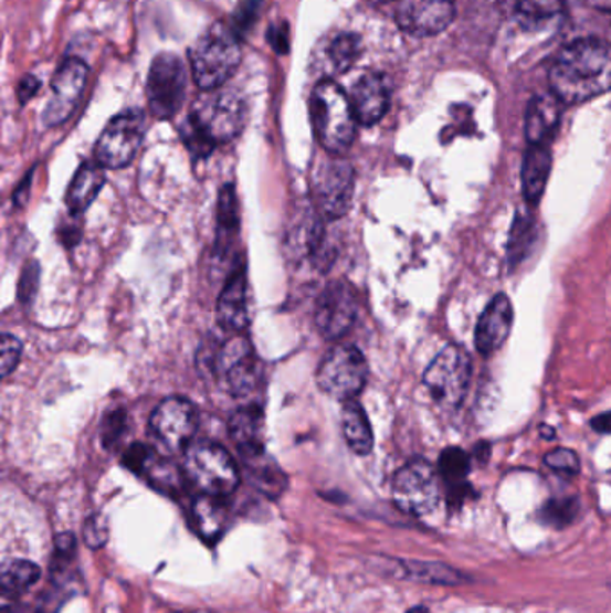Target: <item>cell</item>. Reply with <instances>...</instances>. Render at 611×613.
<instances>
[{"mask_svg": "<svg viewBox=\"0 0 611 613\" xmlns=\"http://www.w3.org/2000/svg\"><path fill=\"white\" fill-rule=\"evenodd\" d=\"M563 0H520L517 17L524 28L544 31L563 17Z\"/></svg>", "mask_w": 611, "mask_h": 613, "instance_id": "83f0119b", "label": "cell"}, {"mask_svg": "<svg viewBox=\"0 0 611 613\" xmlns=\"http://www.w3.org/2000/svg\"><path fill=\"white\" fill-rule=\"evenodd\" d=\"M246 106L241 94L233 88L204 92L190 109L189 120L210 142L227 144L244 128Z\"/></svg>", "mask_w": 611, "mask_h": 613, "instance_id": "5b68a950", "label": "cell"}, {"mask_svg": "<svg viewBox=\"0 0 611 613\" xmlns=\"http://www.w3.org/2000/svg\"><path fill=\"white\" fill-rule=\"evenodd\" d=\"M592 427L598 431V433L610 434L611 433V413L599 414L592 420Z\"/></svg>", "mask_w": 611, "mask_h": 613, "instance_id": "f6af8a7d", "label": "cell"}, {"mask_svg": "<svg viewBox=\"0 0 611 613\" xmlns=\"http://www.w3.org/2000/svg\"><path fill=\"white\" fill-rule=\"evenodd\" d=\"M579 500L576 497H567V499H550L544 508L540 509L538 518L545 526L550 528L563 529L578 518Z\"/></svg>", "mask_w": 611, "mask_h": 613, "instance_id": "d6a6232c", "label": "cell"}, {"mask_svg": "<svg viewBox=\"0 0 611 613\" xmlns=\"http://www.w3.org/2000/svg\"><path fill=\"white\" fill-rule=\"evenodd\" d=\"M198 423L200 416L194 405L189 400L172 397L152 411L149 427L164 451L180 452L189 447L198 431Z\"/></svg>", "mask_w": 611, "mask_h": 613, "instance_id": "7c38bea8", "label": "cell"}, {"mask_svg": "<svg viewBox=\"0 0 611 613\" xmlns=\"http://www.w3.org/2000/svg\"><path fill=\"white\" fill-rule=\"evenodd\" d=\"M544 462L550 471L563 474V476H578L581 472L578 454L570 448H555L549 454H545Z\"/></svg>", "mask_w": 611, "mask_h": 613, "instance_id": "d590c367", "label": "cell"}, {"mask_svg": "<svg viewBox=\"0 0 611 613\" xmlns=\"http://www.w3.org/2000/svg\"><path fill=\"white\" fill-rule=\"evenodd\" d=\"M438 468H440L441 477L446 480V485L455 488V486L465 485L470 472V459L466 452L461 448H446L441 454Z\"/></svg>", "mask_w": 611, "mask_h": 613, "instance_id": "836d02e7", "label": "cell"}, {"mask_svg": "<svg viewBox=\"0 0 611 613\" xmlns=\"http://www.w3.org/2000/svg\"><path fill=\"white\" fill-rule=\"evenodd\" d=\"M39 88L40 82L39 80H36V77L31 76V74H29V76H25L24 80L19 83V91H17V94H19L20 103H22V105H25L29 99H33L34 94L39 92Z\"/></svg>", "mask_w": 611, "mask_h": 613, "instance_id": "b9f144b4", "label": "cell"}, {"mask_svg": "<svg viewBox=\"0 0 611 613\" xmlns=\"http://www.w3.org/2000/svg\"><path fill=\"white\" fill-rule=\"evenodd\" d=\"M228 506L224 497L201 494L192 505V520L201 537L209 542L218 540L228 524Z\"/></svg>", "mask_w": 611, "mask_h": 613, "instance_id": "484cf974", "label": "cell"}, {"mask_svg": "<svg viewBox=\"0 0 611 613\" xmlns=\"http://www.w3.org/2000/svg\"><path fill=\"white\" fill-rule=\"evenodd\" d=\"M552 169V157L547 146H529L522 162V192L527 203H540Z\"/></svg>", "mask_w": 611, "mask_h": 613, "instance_id": "603a6c76", "label": "cell"}, {"mask_svg": "<svg viewBox=\"0 0 611 613\" xmlns=\"http://www.w3.org/2000/svg\"><path fill=\"white\" fill-rule=\"evenodd\" d=\"M76 549V538L71 532H63L56 538V551L57 554H72V551Z\"/></svg>", "mask_w": 611, "mask_h": 613, "instance_id": "7bdbcfd3", "label": "cell"}, {"mask_svg": "<svg viewBox=\"0 0 611 613\" xmlns=\"http://www.w3.org/2000/svg\"><path fill=\"white\" fill-rule=\"evenodd\" d=\"M212 371L232 395L246 397L259 385V359L241 334L227 339L212 357Z\"/></svg>", "mask_w": 611, "mask_h": 613, "instance_id": "9c48e42d", "label": "cell"}, {"mask_svg": "<svg viewBox=\"0 0 611 613\" xmlns=\"http://www.w3.org/2000/svg\"><path fill=\"white\" fill-rule=\"evenodd\" d=\"M588 4L598 10L611 11V0H588Z\"/></svg>", "mask_w": 611, "mask_h": 613, "instance_id": "bcb514c9", "label": "cell"}, {"mask_svg": "<svg viewBox=\"0 0 611 613\" xmlns=\"http://www.w3.org/2000/svg\"><path fill=\"white\" fill-rule=\"evenodd\" d=\"M314 131L319 144L333 155H341L356 138V112L350 97L334 82L318 83L310 97Z\"/></svg>", "mask_w": 611, "mask_h": 613, "instance_id": "3957f363", "label": "cell"}, {"mask_svg": "<svg viewBox=\"0 0 611 613\" xmlns=\"http://www.w3.org/2000/svg\"><path fill=\"white\" fill-rule=\"evenodd\" d=\"M241 60V43L224 24L207 29L190 49L192 77L204 92L221 88L235 74Z\"/></svg>", "mask_w": 611, "mask_h": 613, "instance_id": "7a4b0ae2", "label": "cell"}, {"mask_svg": "<svg viewBox=\"0 0 611 613\" xmlns=\"http://www.w3.org/2000/svg\"><path fill=\"white\" fill-rule=\"evenodd\" d=\"M31 178H33V171L29 172L28 177H25V180L20 183L19 189L14 191L13 201L17 207H22V204L28 201V191L29 187H31Z\"/></svg>", "mask_w": 611, "mask_h": 613, "instance_id": "ee69618b", "label": "cell"}, {"mask_svg": "<svg viewBox=\"0 0 611 613\" xmlns=\"http://www.w3.org/2000/svg\"><path fill=\"white\" fill-rule=\"evenodd\" d=\"M239 230V203L233 186H224L218 201V250H223Z\"/></svg>", "mask_w": 611, "mask_h": 613, "instance_id": "f546056e", "label": "cell"}, {"mask_svg": "<svg viewBox=\"0 0 611 613\" xmlns=\"http://www.w3.org/2000/svg\"><path fill=\"white\" fill-rule=\"evenodd\" d=\"M42 571L33 561L11 560L2 567V586L6 592H24L40 580Z\"/></svg>", "mask_w": 611, "mask_h": 613, "instance_id": "4dcf8cb0", "label": "cell"}, {"mask_svg": "<svg viewBox=\"0 0 611 613\" xmlns=\"http://www.w3.org/2000/svg\"><path fill=\"white\" fill-rule=\"evenodd\" d=\"M351 106L362 126H371L384 117L389 108V85L377 72H366L351 88Z\"/></svg>", "mask_w": 611, "mask_h": 613, "instance_id": "d6986e66", "label": "cell"}, {"mask_svg": "<svg viewBox=\"0 0 611 613\" xmlns=\"http://www.w3.org/2000/svg\"><path fill=\"white\" fill-rule=\"evenodd\" d=\"M0 348H2V356H0L2 377H8L19 364L20 356H22V342L11 334H4Z\"/></svg>", "mask_w": 611, "mask_h": 613, "instance_id": "60d3db41", "label": "cell"}, {"mask_svg": "<svg viewBox=\"0 0 611 613\" xmlns=\"http://www.w3.org/2000/svg\"><path fill=\"white\" fill-rule=\"evenodd\" d=\"M187 71L180 56L164 53L155 57L147 76V99L158 119H171L183 106Z\"/></svg>", "mask_w": 611, "mask_h": 613, "instance_id": "30bf717a", "label": "cell"}, {"mask_svg": "<svg viewBox=\"0 0 611 613\" xmlns=\"http://www.w3.org/2000/svg\"><path fill=\"white\" fill-rule=\"evenodd\" d=\"M368 2H373V4H384V2H389V0H368Z\"/></svg>", "mask_w": 611, "mask_h": 613, "instance_id": "c3c4849f", "label": "cell"}, {"mask_svg": "<svg viewBox=\"0 0 611 613\" xmlns=\"http://www.w3.org/2000/svg\"><path fill=\"white\" fill-rule=\"evenodd\" d=\"M88 67L77 57H69L54 74L51 97L43 109V124L53 128L71 117L85 92Z\"/></svg>", "mask_w": 611, "mask_h": 613, "instance_id": "5bb4252c", "label": "cell"}, {"mask_svg": "<svg viewBox=\"0 0 611 613\" xmlns=\"http://www.w3.org/2000/svg\"><path fill=\"white\" fill-rule=\"evenodd\" d=\"M218 319L230 332L241 334L247 327L246 273L241 266L228 278L219 295Z\"/></svg>", "mask_w": 611, "mask_h": 613, "instance_id": "44dd1931", "label": "cell"}, {"mask_svg": "<svg viewBox=\"0 0 611 613\" xmlns=\"http://www.w3.org/2000/svg\"><path fill=\"white\" fill-rule=\"evenodd\" d=\"M360 54V39L354 33H343L330 43L328 60L336 72H346L357 62Z\"/></svg>", "mask_w": 611, "mask_h": 613, "instance_id": "1f68e13d", "label": "cell"}, {"mask_svg": "<svg viewBox=\"0 0 611 613\" xmlns=\"http://www.w3.org/2000/svg\"><path fill=\"white\" fill-rule=\"evenodd\" d=\"M183 472L190 485L201 494L224 497L238 490L241 483L238 465L227 448L213 442L190 443L186 452Z\"/></svg>", "mask_w": 611, "mask_h": 613, "instance_id": "277c9868", "label": "cell"}, {"mask_svg": "<svg viewBox=\"0 0 611 613\" xmlns=\"http://www.w3.org/2000/svg\"><path fill=\"white\" fill-rule=\"evenodd\" d=\"M241 457L247 477L255 485V488H259L267 497H273V499L284 494L285 488H287V477H285L282 468L276 465L275 459L267 456L266 451Z\"/></svg>", "mask_w": 611, "mask_h": 613, "instance_id": "cb8c5ba5", "label": "cell"}, {"mask_svg": "<svg viewBox=\"0 0 611 613\" xmlns=\"http://www.w3.org/2000/svg\"><path fill=\"white\" fill-rule=\"evenodd\" d=\"M40 284V266L39 262L31 261L25 264L24 272L20 276L19 282V300L22 304H31L34 296H36V290H39Z\"/></svg>", "mask_w": 611, "mask_h": 613, "instance_id": "f35d334b", "label": "cell"}, {"mask_svg": "<svg viewBox=\"0 0 611 613\" xmlns=\"http://www.w3.org/2000/svg\"><path fill=\"white\" fill-rule=\"evenodd\" d=\"M106 177L101 163L85 162L77 169L76 177L69 189L67 203L72 214L81 215L85 212L101 189L105 186Z\"/></svg>", "mask_w": 611, "mask_h": 613, "instance_id": "d4e9b609", "label": "cell"}, {"mask_svg": "<svg viewBox=\"0 0 611 613\" xmlns=\"http://www.w3.org/2000/svg\"><path fill=\"white\" fill-rule=\"evenodd\" d=\"M128 431V413L124 409H115L106 416L101 429V437L105 447H114L120 442V437Z\"/></svg>", "mask_w": 611, "mask_h": 613, "instance_id": "8d00e7d4", "label": "cell"}, {"mask_svg": "<svg viewBox=\"0 0 611 613\" xmlns=\"http://www.w3.org/2000/svg\"><path fill=\"white\" fill-rule=\"evenodd\" d=\"M108 522H106L105 517L94 515V517L86 520L83 538H85L86 546L91 547V549L105 547V543L108 542Z\"/></svg>", "mask_w": 611, "mask_h": 613, "instance_id": "ab89813d", "label": "cell"}, {"mask_svg": "<svg viewBox=\"0 0 611 613\" xmlns=\"http://www.w3.org/2000/svg\"><path fill=\"white\" fill-rule=\"evenodd\" d=\"M513 327V305L506 295H497L486 305L475 327V348L481 356L497 352L509 338Z\"/></svg>", "mask_w": 611, "mask_h": 613, "instance_id": "ac0fdd59", "label": "cell"}, {"mask_svg": "<svg viewBox=\"0 0 611 613\" xmlns=\"http://www.w3.org/2000/svg\"><path fill=\"white\" fill-rule=\"evenodd\" d=\"M356 187V172L345 160H330L319 169L314 180V198L322 214L339 219L350 210Z\"/></svg>", "mask_w": 611, "mask_h": 613, "instance_id": "9a60e30c", "label": "cell"}, {"mask_svg": "<svg viewBox=\"0 0 611 613\" xmlns=\"http://www.w3.org/2000/svg\"><path fill=\"white\" fill-rule=\"evenodd\" d=\"M454 0H397L394 19L412 36H434L454 20Z\"/></svg>", "mask_w": 611, "mask_h": 613, "instance_id": "2e32d148", "label": "cell"}, {"mask_svg": "<svg viewBox=\"0 0 611 613\" xmlns=\"http://www.w3.org/2000/svg\"><path fill=\"white\" fill-rule=\"evenodd\" d=\"M440 499L436 468L425 459H412L394 474L393 500L403 514L425 517L438 508Z\"/></svg>", "mask_w": 611, "mask_h": 613, "instance_id": "ba28073f", "label": "cell"}, {"mask_svg": "<svg viewBox=\"0 0 611 613\" xmlns=\"http://www.w3.org/2000/svg\"><path fill=\"white\" fill-rule=\"evenodd\" d=\"M472 377V361L465 348L449 345L432 359L423 373V384L445 408H460Z\"/></svg>", "mask_w": 611, "mask_h": 613, "instance_id": "8992f818", "label": "cell"}, {"mask_svg": "<svg viewBox=\"0 0 611 613\" xmlns=\"http://www.w3.org/2000/svg\"><path fill=\"white\" fill-rule=\"evenodd\" d=\"M228 431H230V436L241 456L266 451L264 447V411L261 405H242V408L235 409L228 422Z\"/></svg>", "mask_w": 611, "mask_h": 613, "instance_id": "7402d4cb", "label": "cell"}, {"mask_svg": "<svg viewBox=\"0 0 611 613\" xmlns=\"http://www.w3.org/2000/svg\"><path fill=\"white\" fill-rule=\"evenodd\" d=\"M368 379V362L359 348L351 345L334 347L323 357L316 381L327 395L337 400L356 399Z\"/></svg>", "mask_w": 611, "mask_h": 613, "instance_id": "52a82bcc", "label": "cell"}, {"mask_svg": "<svg viewBox=\"0 0 611 613\" xmlns=\"http://www.w3.org/2000/svg\"><path fill=\"white\" fill-rule=\"evenodd\" d=\"M535 230H533L531 219L527 215H518L513 223L512 235H509V250H507V257L512 262V266H518V262L526 257L527 250H529V244H531L533 235Z\"/></svg>", "mask_w": 611, "mask_h": 613, "instance_id": "e575fe53", "label": "cell"}, {"mask_svg": "<svg viewBox=\"0 0 611 613\" xmlns=\"http://www.w3.org/2000/svg\"><path fill=\"white\" fill-rule=\"evenodd\" d=\"M146 131V119L140 109H128L109 120L101 135L95 157L97 162L108 169H123L134 162Z\"/></svg>", "mask_w": 611, "mask_h": 613, "instance_id": "8fae6325", "label": "cell"}, {"mask_svg": "<svg viewBox=\"0 0 611 613\" xmlns=\"http://www.w3.org/2000/svg\"><path fill=\"white\" fill-rule=\"evenodd\" d=\"M359 313L357 293L348 282H330L316 304V327L323 338L339 339L345 336Z\"/></svg>", "mask_w": 611, "mask_h": 613, "instance_id": "4fadbf2b", "label": "cell"}, {"mask_svg": "<svg viewBox=\"0 0 611 613\" xmlns=\"http://www.w3.org/2000/svg\"><path fill=\"white\" fill-rule=\"evenodd\" d=\"M405 613H429V610H426L425 606H414V609H411Z\"/></svg>", "mask_w": 611, "mask_h": 613, "instance_id": "7dc6e473", "label": "cell"}, {"mask_svg": "<svg viewBox=\"0 0 611 613\" xmlns=\"http://www.w3.org/2000/svg\"><path fill=\"white\" fill-rule=\"evenodd\" d=\"M403 578L409 580L432 583V585H460L466 580L465 575L452 569V567L436 563V561H400Z\"/></svg>", "mask_w": 611, "mask_h": 613, "instance_id": "f1b7e54d", "label": "cell"}, {"mask_svg": "<svg viewBox=\"0 0 611 613\" xmlns=\"http://www.w3.org/2000/svg\"><path fill=\"white\" fill-rule=\"evenodd\" d=\"M343 434L346 443L351 451L366 456L373 451V431H371L370 420L362 405L356 399L345 402L343 408Z\"/></svg>", "mask_w": 611, "mask_h": 613, "instance_id": "4316f807", "label": "cell"}, {"mask_svg": "<svg viewBox=\"0 0 611 613\" xmlns=\"http://www.w3.org/2000/svg\"><path fill=\"white\" fill-rule=\"evenodd\" d=\"M563 103L556 94L533 97L527 106L526 137L529 146H547L561 119Z\"/></svg>", "mask_w": 611, "mask_h": 613, "instance_id": "ffe728a7", "label": "cell"}, {"mask_svg": "<svg viewBox=\"0 0 611 613\" xmlns=\"http://www.w3.org/2000/svg\"><path fill=\"white\" fill-rule=\"evenodd\" d=\"M552 94L563 105H578L611 91V45L578 40L556 56L549 72Z\"/></svg>", "mask_w": 611, "mask_h": 613, "instance_id": "6da1fadb", "label": "cell"}, {"mask_svg": "<svg viewBox=\"0 0 611 613\" xmlns=\"http://www.w3.org/2000/svg\"><path fill=\"white\" fill-rule=\"evenodd\" d=\"M123 463L164 494H178L183 488V479H187L186 472L143 443L131 445L124 454Z\"/></svg>", "mask_w": 611, "mask_h": 613, "instance_id": "e0dca14e", "label": "cell"}, {"mask_svg": "<svg viewBox=\"0 0 611 613\" xmlns=\"http://www.w3.org/2000/svg\"><path fill=\"white\" fill-rule=\"evenodd\" d=\"M181 137H183L187 149L198 158L209 157L212 149L215 148V144L210 142L209 138L204 137L189 119L181 126Z\"/></svg>", "mask_w": 611, "mask_h": 613, "instance_id": "74e56055", "label": "cell"}]
</instances>
